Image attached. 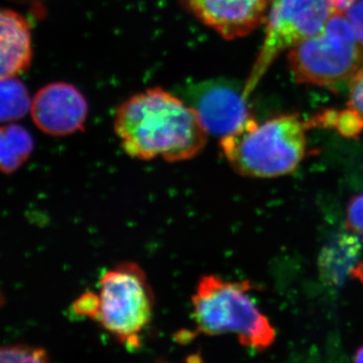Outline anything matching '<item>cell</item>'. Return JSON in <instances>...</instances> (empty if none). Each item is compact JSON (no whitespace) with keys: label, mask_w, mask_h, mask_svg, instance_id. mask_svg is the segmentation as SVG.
I'll list each match as a JSON object with an SVG mask.
<instances>
[{"label":"cell","mask_w":363,"mask_h":363,"mask_svg":"<svg viewBox=\"0 0 363 363\" xmlns=\"http://www.w3.org/2000/svg\"><path fill=\"white\" fill-rule=\"evenodd\" d=\"M114 130L128 156L181 162L199 155L208 133L194 109L180 98L152 88L119 106Z\"/></svg>","instance_id":"6da1fadb"},{"label":"cell","mask_w":363,"mask_h":363,"mask_svg":"<svg viewBox=\"0 0 363 363\" xmlns=\"http://www.w3.org/2000/svg\"><path fill=\"white\" fill-rule=\"evenodd\" d=\"M307 121L298 114H281L262 123L250 119L245 128L220 140L234 171L252 178L293 173L307 155Z\"/></svg>","instance_id":"7a4b0ae2"},{"label":"cell","mask_w":363,"mask_h":363,"mask_svg":"<svg viewBox=\"0 0 363 363\" xmlns=\"http://www.w3.org/2000/svg\"><path fill=\"white\" fill-rule=\"evenodd\" d=\"M248 281H229L216 276L200 279L192 298L198 330L209 336L235 334L241 345L266 350L276 331L248 296Z\"/></svg>","instance_id":"3957f363"},{"label":"cell","mask_w":363,"mask_h":363,"mask_svg":"<svg viewBox=\"0 0 363 363\" xmlns=\"http://www.w3.org/2000/svg\"><path fill=\"white\" fill-rule=\"evenodd\" d=\"M362 48L348 18L333 13L323 32L291 48L289 66L298 83L336 89L363 68Z\"/></svg>","instance_id":"277c9868"},{"label":"cell","mask_w":363,"mask_h":363,"mask_svg":"<svg viewBox=\"0 0 363 363\" xmlns=\"http://www.w3.org/2000/svg\"><path fill=\"white\" fill-rule=\"evenodd\" d=\"M155 298L147 276L135 262H123L105 272L99 281L97 321L119 342L138 347L150 324Z\"/></svg>","instance_id":"5b68a950"},{"label":"cell","mask_w":363,"mask_h":363,"mask_svg":"<svg viewBox=\"0 0 363 363\" xmlns=\"http://www.w3.org/2000/svg\"><path fill=\"white\" fill-rule=\"evenodd\" d=\"M332 13L326 0H271L267 32L243 94L250 98L281 52L323 32Z\"/></svg>","instance_id":"8992f818"},{"label":"cell","mask_w":363,"mask_h":363,"mask_svg":"<svg viewBox=\"0 0 363 363\" xmlns=\"http://www.w3.org/2000/svg\"><path fill=\"white\" fill-rule=\"evenodd\" d=\"M243 90L245 86L234 81L212 79L185 88L183 96L208 135L224 138L242 130L253 118Z\"/></svg>","instance_id":"52a82bcc"},{"label":"cell","mask_w":363,"mask_h":363,"mask_svg":"<svg viewBox=\"0 0 363 363\" xmlns=\"http://www.w3.org/2000/svg\"><path fill=\"white\" fill-rule=\"evenodd\" d=\"M30 113L35 125L47 135L65 136L83 130L88 104L75 86L52 83L38 91Z\"/></svg>","instance_id":"ba28073f"},{"label":"cell","mask_w":363,"mask_h":363,"mask_svg":"<svg viewBox=\"0 0 363 363\" xmlns=\"http://www.w3.org/2000/svg\"><path fill=\"white\" fill-rule=\"evenodd\" d=\"M198 20L223 39L250 35L267 21L271 0H185Z\"/></svg>","instance_id":"9c48e42d"},{"label":"cell","mask_w":363,"mask_h":363,"mask_svg":"<svg viewBox=\"0 0 363 363\" xmlns=\"http://www.w3.org/2000/svg\"><path fill=\"white\" fill-rule=\"evenodd\" d=\"M1 45H0V75L1 78L16 77L26 70L32 61V35L28 21L21 14L4 9L0 16Z\"/></svg>","instance_id":"30bf717a"},{"label":"cell","mask_w":363,"mask_h":363,"mask_svg":"<svg viewBox=\"0 0 363 363\" xmlns=\"http://www.w3.org/2000/svg\"><path fill=\"white\" fill-rule=\"evenodd\" d=\"M350 98L345 108H328L309 119L311 128L334 130L343 138H357L363 131V68L350 81Z\"/></svg>","instance_id":"8fae6325"},{"label":"cell","mask_w":363,"mask_h":363,"mask_svg":"<svg viewBox=\"0 0 363 363\" xmlns=\"http://www.w3.org/2000/svg\"><path fill=\"white\" fill-rule=\"evenodd\" d=\"M33 140L25 128L9 123L0 130V162L1 171L11 174L20 168L30 156Z\"/></svg>","instance_id":"7c38bea8"},{"label":"cell","mask_w":363,"mask_h":363,"mask_svg":"<svg viewBox=\"0 0 363 363\" xmlns=\"http://www.w3.org/2000/svg\"><path fill=\"white\" fill-rule=\"evenodd\" d=\"M33 100L26 86L16 77L1 78L0 113L2 123H13L32 109Z\"/></svg>","instance_id":"4fadbf2b"},{"label":"cell","mask_w":363,"mask_h":363,"mask_svg":"<svg viewBox=\"0 0 363 363\" xmlns=\"http://www.w3.org/2000/svg\"><path fill=\"white\" fill-rule=\"evenodd\" d=\"M49 360L47 351L40 347L26 345V344H14L4 346L0 351L1 362H47Z\"/></svg>","instance_id":"5bb4252c"},{"label":"cell","mask_w":363,"mask_h":363,"mask_svg":"<svg viewBox=\"0 0 363 363\" xmlns=\"http://www.w3.org/2000/svg\"><path fill=\"white\" fill-rule=\"evenodd\" d=\"M346 227L351 233L363 236V193L353 196L348 203Z\"/></svg>","instance_id":"9a60e30c"},{"label":"cell","mask_w":363,"mask_h":363,"mask_svg":"<svg viewBox=\"0 0 363 363\" xmlns=\"http://www.w3.org/2000/svg\"><path fill=\"white\" fill-rule=\"evenodd\" d=\"M346 18L352 26L358 43L363 47V0H357L350 7Z\"/></svg>","instance_id":"2e32d148"},{"label":"cell","mask_w":363,"mask_h":363,"mask_svg":"<svg viewBox=\"0 0 363 363\" xmlns=\"http://www.w3.org/2000/svg\"><path fill=\"white\" fill-rule=\"evenodd\" d=\"M327 4L330 6L332 13H347L350 7L354 4L357 0H326Z\"/></svg>","instance_id":"e0dca14e"},{"label":"cell","mask_w":363,"mask_h":363,"mask_svg":"<svg viewBox=\"0 0 363 363\" xmlns=\"http://www.w3.org/2000/svg\"><path fill=\"white\" fill-rule=\"evenodd\" d=\"M350 276L363 283V259L350 269Z\"/></svg>","instance_id":"ac0fdd59"},{"label":"cell","mask_w":363,"mask_h":363,"mask_svg":"<svg viewBox=\"0 0 363 363\" xmlns=\"http://www.w3.org/2000/svg\"><path fill=\"white\" fill-rule=\"evenodd\" d=\"M355 362H363V345L360 346L357 351H355L354 358Z\"/></svg>","instance_id":"d6986e66"}]
</instances>
